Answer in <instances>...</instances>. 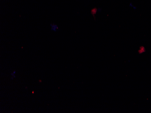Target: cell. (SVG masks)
I'll return each instance as SVG.
<instances>
[{"label":"cell","mask_w":151,"mask_h":113,"mask_svg":"<svg viewBox=\"0 0 151 113\" xmlns=\"http://www.w3.org/2000/svg\"><path fill=\"white\" fill-rule=\"evenodd\" d=\"M145 48H142H142H140L139 50V53L140 54H142L143 52H145Z\"/></svg>","instance_id":"1"},{"label":"cell","mask_w":151,"mask_h":113,"mask_svg":"<svg viewBox=\"0 0 151 113\" xmlns=\"http://www.w3.org/2000/svg\"><path fill=\"white\" fill-rule=\"evenodd\" d=\"M16 71H14L11 74V75H12V77H11V79H12V80H13L14 78H15V77H16L15 76V74H16Z\"/></svg>","instance_id":"2"}]
</instances>
